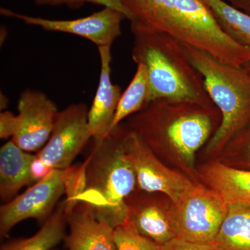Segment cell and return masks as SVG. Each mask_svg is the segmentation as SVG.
I'll use <instances>...</instances> for the list:
<instances>
[{
    "mask_svg": "<svg viewBox=\"0 0 250 250\" xmlns=\"http://www.w3.org/2000/svg\"><path fill=\"white\" fill-rule=\"evenodd\" d=\"M129 219L141 234L159 246L176 238L169 210L149 197L134 198L132 193L126 200Z\"/></svg>",
    "mask_w": 250,
    "mask_h": 250,
    "instance_id": "obj_14",
    "label": "cell"
},
{
    "mask_svg": "<svg viewBox=\"0 0 250 250\" xmlns=\"http://www.w3.org/2000/svg\"><path fill=\"white\" fill-rule=\"evenodd\" d=\"M221 123L212 104L154 100L130 116L127 128L157 154L173 153L189 167Z\"/></svg>",
    "mask_w": 250,
    "mask_h": 250,
    "instance_id": "obj_2",
    "label": "cell"
},
{
    "mask_svg": "<svg viewBox=\"0 0 250 250\" xmlns=\"http://www.w3.org/2000/svg\"><path fill=\"white\" fill-rule=\"evenodd\" d=\"M184 52L200 72L206 89L221 115V123L207 143L206 153L220 155L225 146L250 122V75L243 66H233L192 46Z\"/></svg>",
    "mask_w": 250,
    "mask_h": 250,
    "instance_id": "obj_5",
    "label": "cell"
},
{
    "mask_svg": "<svg viewBox=\"0 0 250 250\" xmlns=\"http://www.w3.org/2000/svg\"><path fill=\"white\" fill-rule=\"evenodd\" d=\"M8 104H9V99L4 93H1V95H0V109L1 111H5Z\"/></svg>",
    "mask_w": 250,
    "mask_h": 250,
    "instance_id": "obj_29",
    "label": "cell"
},
{
    "mask_svg": "<svg viewBox=\"0 0 250 250\" xmlns=\"http://www.w3.org/2000/svg\"></svg>",
    "mask_w": 250,
    "mask_h": 250,
    "instance_id": "obj_31",
    "label": "cell"
},
{
    "mask_svg": "<svg viewBox=\"0 0 250 250\" xmlns=\"http://www.w3.org/2000/svg\"><path fill=\"white\" fill-rule=\"evenodd\" d=\"M201 177L228 204L250 206V170L236 168L215 161L204 166Z\"/></svg>",
    "mask_w": 250,
    "mask_h": 250,
    "instance_id": "obj_15",
    "label": "cell"
},
{
    "mask_svg": "<svg viewBox=\"0 0 250 250\" xmlns=\"http://www.w3.org/2000/svg\"><path fill=\"white\" fill-rule=\"evenodd\" d=\"M0 14L16 18L27 25L39 27L44 31L65 33L84 38L98 47L111 46L122 34V22L126 17L111 7L103 9L85 17L74 20H51L28 16L1 7Z\"/></svg>",
    "mask_w": 250,
    "mask_h": 250,
    "instance_id": "obj_9",
    "label": "cell"
},
{
    "mask_svg": "<svg viewBox=\"0 0 250 250\" xmlns=\"http://www.w3.org/2000/svg\"><path fill=\"white\" fill-rule=\"evenodd\" d=\"M149 83L146 67L137 64V68L132 80L124 93H122L111 131L123 123L126 118L142 110L149 103Z\"/></svg>",
    "mask_w": 250,
    "mask_h": 250,
    "instance_id": "obj_20",
    "label": "cell"
},
{
    "mask_svg": "<svg viewBox=\"0 0 250 250\" xmlns=\"http://www.w3.org/2000/svg\"><path fill=\"white\" fill-rule=\"evenodd\" d=\"M123 123L101 140H93L86 164V187L80 197L99 218L114 229L129 219L126 200L137 187L136 174L124 148Z\"/></svg>",
    "mask_w": 250,
    "mask_h": 250,
    "instance_id": "obj_4",
    "label": "cell"
},
{
    "mask_svg": "<svg viewBox=\"0 0 250 250\" xmlns=\"http://www.w3.org/2000/svg\"><path fill=\"white\" fill-rule=\"evenodd\" d=\"M62 179L65 195V210L67 215L80 203V197L86 187L85 161L62 170Z\"/></svg>",
    "mask_w": 250,
    "mask_h": 250,
    "instance_id": "obj_21",
    "label": "cell"
},
{
    "mask_svg": "<svg viewBox=\"0 0 250 250\" xmlns=\"http://www.w3.org/2000/svg\"><path fill=\"white\" fill-rule=\"evenodd\" d=\"M53 170L52 167L46 164L45 161L35 155L34 160L31 164V174L34 183L39 182L48 175L49 172Z\"/></svg>",
    "mask_w": 250,
    "mask_h": 250,
    "instance_id": "obj_27",
    "label": "cell"
},
{
    "mask_svg": "<svg viewBox=\"0 0 250 250\" xmlns=\"http://www.w3.org/2000/svg\"><path fill=\"white\" fill-rule=\"evenodd\" d=\"M114 241L117 250H161V246L141 234L130 219L114 228Z\"/></svg>",
    "mask_w": 250,
    "mask_h": 250,
    "instance_id": "obj_23",
    "label": "cell"
},
{
    "mask_svg": "<svg viewBox=\"0 0 250 250\" xmlns=\"http://www.w3.org/2000/svg\"><path fill=\"white\" fill-rule=\"evenodd\" d=\"M67 215L65 202L42 224L40 229L29 238L10 240L3 243L0 250H52L66 236Z\"/></svg>",
    "mask_w": 250,
    "mask_h": 250,
    "instance_id": "obj_18",
    "label": "cell"
},
{
    "mask_svg": "<svg viewBox=\"0 0 250 250\" xmlns=\"http://www.w3.org/2000/svg\"><path fill=\"white\" fill-rule=\"evenodd\" d=\"M34 3L38 6H65L70 9H80L85 4L90 3L118 10L125 15L126 19H129V15L122 4L121 0H34Z\"/></svg>",
    "mask_w": 250,
    "mask_h": 250,
    "instance_id": "obj_24",
    "label": "cell"
},
{
    "mask_svg": "<svg viewBox=\"0 0 250 250\" xmlns=\"http://www.w3.org/2000/svg\"><path fill=\"white\" fill-rule=\"evenodd\" d=\"M88 108L84 103L72 104L59 111L50 137L36 155L53 170H64L92 139Z\"/></svg>",
    "mask_w": 250,
    "mask_h": 250,
    "instance_id": "obj_8",
    "label": "cell"
},
{
    "mask_svg": "<svg viewBox=\"0 0 250 250\" xmlns=\"http://www.w3.org/2000/svg\"><path fill=\"white\" fill-rule=\"evenodd\" d=\"M18 125V115L16 116L9 111H1L0 113V139H12Z\"/></svg>",
    "mask_w": 250,
    "mask_h": 250,
    "instance_id": "obj_25",
    "label": "cell"
},
{
    "mask_svg": "<svg viewBox=\"0 0 250 250\" xmlns=\"http://www.w3.org/2000/svg\"><path fill=\"white\" fill-rule=\"evenodd\" d=\"M130 22L165 33L233 66L250 60V50L229 37L204 0H121Z\"/></svg>",
    "mask_w": 250,
    "mask_h": 250,
    "instance_id": "obj_1",
    "label": "cell"
},
{
    "mask_svg": "<svg viewBox=\"0 0 250 250\" xmlns=\"http://www.w3.org/2000/svg\"><path fill=\"white\" fill-rule=\"evenodd\" d=\"M228 209V204L215 190L194 184L177 201L172 202L169 209L176 238L211 244Z\"/></svg>",
    "mask_w": 250,
    "mask_h": 250,
    "instance_id": "obj_6",
    "label": "cell"
},
{
    "mask_svg": "<svg viewBox=\"0 0 250 250\" xmlns=\"http://www.w3.org/2000/svg\"><path fill=\"white\" fill-rule=\"evenodd\" d=\"M35 158L10 140L0 149V197L12 200L21 189L34 183L31 164Z\"/></svg>",
    "mask_w": 250,
    "mask_h": 250,
    "instance_id": "obj_16",
    "label": "cell"
},
{
    "mask_svg": "<svg viewBox=\"0 0 250 250\" xmlns=\"http://www.w3.org/2000/svg\"><path fill=\"white\" fill-rule=\"evenodd\" d=\"M210 246L215 250H250V206L228 204L227 214Z\"/></svg>",
    "mask_w": 250,
    "mask_h": 250,
    "instance_id": "obj_17",
    "label": "cell"
},
{
    "mask_svg": "<svg viewBox=\"0 0 250 250\" xmlns=\"http://www.w3.org/2000/svg\"><path fill=\"white\" fill-rule=\"evenodd\" d=\"M18 110V129L11 140L26 152H38L52 134L57 105L42 92L27 88L20 95Z\"/></svg>",
    "mask_w": 250,
    "mask_h": 250,
    "instance_id": "obj_11",
    "label": "cell"
},
{
    "mask_svg": "<svg viewBox=\"0 0 250 250\" xmlns=\"http://www.w3.org/2000/svg\"><path fill=\"white\" fill-rule=\"evenodd\" d=\"M131 31L134 36L131 57L136 64L146 67L149 103L164 99L213 103L203 77L186 55L182 42L139 23L131 22Z\"/></svg>",
    "mask_w": 250,
    "mask_h": 250,
    "instance_id": "obj_3",
    "label": "cell"
},
{
    "mask_svg": "<svg viewBox=\"0 0 250 250\" xmlns=\"http://www.w3.org/2000/svg\"><path fill=\"white\" fill-rule=\"evenodd\" d=\"M220 155L219 161L223 164L250 170V122L228 143Z\"/></svg>",
    "mask_w": 250,
    "mask_h": 250,
    "instance_id": "obj_22",
    "label": "cell"
},
{
    "mask_svg": "<svg viewBox=\"0 0 250 250\" xmlns=\"http://www.w3.org/2000/svg\"><path fill=\"white\" fill-rule=\"evenodd\" d=\"M223 1L250 16V0H223Z\"/></svg>",
    "mask_w": 250,
    "mask_h": 250,
    "instance_id": "obj_28",
    "label": "cell"
},
{
    "mask_svg": "<svg viewBox=\"0 0 250 250\" xmlns=\"http://www.w3.org/2000/svg\"><path fill=\"white\" fill-rule=\"evenodd\" d=\"M161 250H215L210 245L199 244L174 238L161 246Z\"/></svg>",
    "mask_w": 250,
    "mask_h": 250,
    "instance_id": "obj_26",
    "label": "cell"
},
{
    "mask_svg": "<svg viewBox=\"0 0 250 250\" xmlns=\"http://www.w3.org/2000/svg\"><path fill=\"white\" fill-rule=\"evenodd\" d=\"M243 67H245V69H246L247 71H248V73H249L250 75V60L249 62H247L246 63L243 65Z\"/></svg>",
    "mask_w": 250,
    "mask_h": 250,
    "instance_id": "obj_30",
    "label": "cell"
},
{
    "mask_svg": "<svg viewBox=\"0 0 250 250\" xmlns=\"http://www.w3.org/2000/svg\"><path fill=\"white\" fill-rule=\"evenodd\" d=\"M67 250H117L114 229L99 218L88 205L80 203L67 215Z\"/></svg>",
    "mask_w": 250,
    "mask_h": 250,
    "instance_id": "obj_12",
    "label": "cell"
},
{
    "mask_svg": "<svg viewBox=\"0 0 250 250\" xmlns=\"http://www.w3.org/2000/svg\"><path fill=\"white\" fill-rule=\"evenodd\" d=\"M224 32L250 50V16L223 0H204Z\"/></svg>",
    "mask_w": 250,
    "mask_h": 250,
    "instance_id": "obj_19",
    "label": "cell"
},
{
    "mask_svg": "<svg viewBox=\"0 0 250 250\" xmlns=\"http://www.w3.org/2000/svg\"><path fill=\"white\" fill-rule=\"evenodd\" d=\"M62 170H52L21 195L0 208V236L7 238L12 229L27 219L42 224L53 213L54 207L64 194Z\"/></svg>",
    "mask_w": 250,
    "mask_h": 250,
    "instance_id": "obj_10",
    "label": "cell"
},
{
    "mask_svg": "<svg viewBox=\"0 0 250 250\" xmlns=\"http://www.w3.org/2000/svg\"><path fill=\"white\" fill-rule=\"evenodd\" d=\"M98 49L101 62L100 81L88 117L92 139L97 141L109 132L122 95L121 87L111 81V46Z\"/></svg>",
    "mask_w": 250,
    "mask_h": 250,
    "instance_id": "obj_13",
    "label": "cell"
},
{
    "mask_svg": "<svg viewBox=\"0 0 250 250\" xmlns=\"http://www.w3.org/2000/svg\"><path fill=\"white\" fill-rule=\"evenodd\" d=\"M124 148L141 191L162 193L174 202L193 187L187 177L164 165L139 136L127 127Z\"/></svg>",
    "mask_w": 250,
    "mask_h": 250,
    "instance_id": "obj_7",
    "label": "cell"
}]
</instances>
